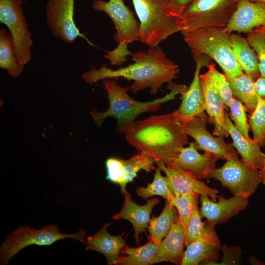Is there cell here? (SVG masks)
I'll use <instances>...</instances> for the list:
<instances>
[{
    "mask_svg": "<svg viewBox=\"0 0 265 265\" xmlns=\"http://www.w3.org/2000/svg\"><path fill=\"white\" fill-rule=\"evenodd\" d=\"M235 57L242 70L255 82L261 77L258 56L246 38L238 34L230 36Z\"/></svg>",
    "mask_w": 265,
    "mask_h": 265,
    "instance_id": "cell-24",
    "label": "cell"
},
{
    "mask_svg": "<svg viewBox=\"0 0 265 265\" xmlns=\"http://www.w3.org/2000/svg\"><path fill=\"white\" fill-rule=\"evenodd\" d=\"M25 65L16 59L14 45L10 32L4 28L0 29V67L7 71L12 77H18L23 72Z\"/></svg>",
    "mask_w": 265,
    "mask_h": 265,
    "instance_id": "cell-30",
    "label": "cell"
},
{
    "mask_svg": "<svg viewBox=\"0 0 265 265\" xmlns=\"http://www.w3.org/2000/svg\"><path fill=\"white\" fill-rule=\"evenodd\" d=\"M200 195L195 193H186L175 196L171 205L176 207L179 214V220L186 228L189 219L197 206Z\"/></svg>",
    "mask_w": 265,
    "mask_h": 265,
    "instance_id": "cell-34",
    "label": "cell"
},
{
    "mask_svg": "<svg viewBox=\"0 0 265 265\" xmlns=\"http://www.w3.org/2000/svg\"><path fill=\"white\" fill-rule=\"evenodd\" d=\"M110 223H106L94 235L87 238L86 250H93L103 254L108 265H117L121 251L127 245L125 233L118 236H112L107 231Z\"/></svg>",
    "mask_w": 265,
    "mask_h": 265,
    "instance_id": "cell-21",
    "label": "cell"
},
{
    "mask_svg": "<svg viewBox=\"0 0 265 265\" xmlns=\"http://www.w3.org/2000/svg\"><path fill=\"white\" fill-rule=\"evenodd\" d=\"M175 4L181 8H184L192 0H170Z\"/></svg>",
    "mask_w": 265,
    "mask_h": 265,
    "instance_id": "cell-40",
    "label": "cell"
},
{
    "mask_svg": "<svg viewBox=\"0 0 265 265\" xmlns=\"http://www.w3.org/2000/svg\"><path fill=\"white\" fill-rule=\"evenodd\" d=\"M262 183L265 185V161L263 168L260 170Z\"/></svg>",
    "mask_w": 265,
    "mask_h": 265,
    "instance_id": "cell-41",
    "label": "cell"
},
{
    "mask_svg": "<svg viewBox=\"0 0 265 265\" xmlns=\"http://www.w3.org/2000/svg\"><path fill=\"white\" fill-rule=\"evenodd\" d=\"M215 226L207 221H202L198 205L197 206L186 228V245L196 240H201L212 245L220 246Z\"/></svg>",
    "mask_w": 265,
    "mask_h": 265,
    "instance_id": "cell-26",
    "label": "cell"
},
{
    "mask_svg": "<svg viewBox=\"0 0 265 265\" xmlns=\"http://www.w3.org/2000/svg\"><path fill=\"white\" fill-rule=\"evenodd\" d=\"M128 54L132 55L127 49H123L117 47L112 51L108 53L105 55V57L109 59L112 64L120 65L126 60V56Z\"/></svg>",
    "mask_w": 265,
    "mask_h": 265,
    "instance_id": "cell-38",
    "label": "cell"
},
{
    "mask_svg": "<svg viewBox=\"0 0 265 265\" xmlns=\"http://www.w3.org/2000/svg\"><path fill=\"white\" fill-rule=\"evenodd\" d=\"M238 0H192L184 7L186 30L226 27Z\"/></svg>",
    "mask_w": 265,
    "mask_h": 265,
    "instance_id": "cell-8",
    "label": "cell"
},
{
    "mask_svg": "<svg viewBox=\"0 0 265 265\" xmlns=\"http://www.w3.org/2000/svg\"><path fill=\"white\" fill-rule=\"evenodd\" d=\"M137 152L128 159L110 157L105 162L106 179L118 185L124 195L128 192L127 184L133 181L140 170L149 172L155 168V160L152 157L143 152Z\"/></svg>",
    "mask_w": 265,
    "mask_h": 265,
    "instance_id": "cell-12",
    "label": "cell"
},
{
    "mask_svg": "<svg viewBox=\"0 0 265 265\" xmlns=\"http://www.w3.org/2000/svg\"><path fill=\"white\" fill-rule=\"evenodd\" d=\"M218 201H214L206 195H201V204L199 208L202 218L214 225L225 223L240 212L246 209L248 204L247 198L233 196L225 198L223 195L218 196Z\"/></svg>",
    "mask_w": 265,
    "mask_h": 265,
    "instance_id": "cell-14",
    "label": "cell"
},
{
    "mask_svg": "<svg viewBox=\"0 0 265 265\" xmlns=\"http://www.w3.org/2000/svg\"><path fill=\"white\" fill-rule=\"evenodd\" d=\"M158 167L169 179L175 196L186 193L206 195L214 201L218 198V191L207 186L205 183L192 176L176 165H166L160 161H156Z\"/></svg>",
    "mask_w": 265,
    "mask_h": 265,
    "instance_id": "cell-16",
    "label": "cell"
},
{
    "mask_svg": "<svg viewBox=\"0 0 265 265\" xmlns=\"http://www.w3.org/2000/svg\"><path fill=\"white\" fill-rule=\"evenodd\" d=\"M129 143L156 161L173 164L180 149L188 143L175 111L135 121L125 132Z\"/></svg>",
    "mask_w": 265,
    "mask_h": 265,
    "instance_id": "cell-1",
    "label": "cell"
},
{
    "mask_svg": "<svg viewBox=\"0 0 265 265\" xmlns=\"http://www.w3.org/2000/svg\"><path fill=\"white\" fill-rule=\"evenodd\" d=\"M193 56L206 55L220 66L226 76L237 77L243 70L233 53L226 27L199 28L181 32Z\"/></svg>",
    "mask_w": 265,
    "mask_h": 265,
    "instance_id": "cell-5",
    "label": "cell"
},
{
    "mask_svg": "<svg viewBox=\"0 0 265 265\" xmlns=\"http://www.w3.org/2000/svg\"><path fill=\"white\" fill-rule=\"evenodd\" d=\"M233 96L245 106L251 114L257 105L259 96L255 88V81L247 74L242 73L237 77L226 76Z\"/></svg>",
    "mask_w": 265,
    "mask_h": 265,
    "instance_id": "cell-25",
    "label": "cell"
},
{
    "mask_svg": "<svg viewBox=\"0 0 265 265\" xmlns=\"http://www.w3.org/2000/svg\"><path fill=\"white\" fill-rule=\"evenodd\" d=\"M208 121L203 116H196L181 122L183 130L195 140L198 149L212 153L218 159L227 160L237 151L232 144L224 141L223 136H214L207 130Z\"/></svg>",
    "mask_w": 265,
    "mask_h": 265,
    "instance_id": "cell-13",
    "label": "cell"
},
{
    "mask_svg": "<svg viewBox=\"0 0 265 265\" xmlns=\"http://www.w3.org/2000/svg\"><path fill=\"white\" fill-rule=\"evenodd\" d=\"M132 55L134 62L128 66L116 70L105 65L99 69L92 67L81 78L90 84L99 80L123 78L133 81L128 87L133 93L149 88L150 94H155L164 83L171 82L179 73L178 65L166 57L159 46Z\"/></svg>",
    "mask_w": 265,
    "mask_h": 265,
    "instance_id": "cell-2",
    "label": "cell"
},
{
    "mask_svg": "<svg viewBox=\"0 0 265 265\" xmlns=\"http://www.w3.org/2000/svg\"><path fill=\"white\" fill-rule=\"evenodd\" d=\"M85 231L82 229L73 234L61 233L57 226L51 224L37 230L28 226L19 227L7 236L1 244L0 264H7L12 257L31 245L49 246L65 238H74L85 245Z\"/></svg>",
    "mask_w": 265,
    "mask_h": 265,
    "instance_id": "cell-6",
    "label": "cell"
},
{
    "mask_svg": "<svg viewBox=\"0 0 265 265\" xmlns=\"http://www.w3.org/2000/svg\"><path fill=\"white\" fill-rule=\"evenodd\" d=\"M125 200L121 211L113 216L115 220L125 219L130 221L134 231V238L136 243L139 242V235L145 232L150 222L152 210L159 203L158 198L148 200L142 206L135 203L128 192L125 195Z\"/></svg>",
    "mask_w": 265,
    "mask_h": 265,
    "instance_id": "cell-19",
    "label": "cell"
},
{
    "mask_svg": "<svg viewBox=\"0 0 265 265\" xmlns=\"http://www.w3.org/2000/svg\"><path fill=\"white\" fill-rule=\"evenodd\" d=\"M75 0H49L46 20L52 34L67 43L83 37L74 19Z\"/></svg>",
    "mask_w": 265,
    "mask_h": 265,
    "instance_id": "cell-11",
    "label": "cell"
},
{
    "mask_svg": "<svg viewBox=\"0 0 265 265\" xmlns=\"http://www.w3.org/2000/svg\"><path fill=\"white\" fill-rule=\"evenodd\" d=\"M225 121L226 128L233 140L232 145L241 159L252 168L260 170L265 161V154L262 152L261 146L251 138L245 137L236 129L226 112Z\"/></svg>",
    "mask_w": 265,
    "mask_h": 265,
    "instance_id": "cell-22",
    "label": "cell"
},
{
    "mask_svg": "<svg viewBox=\"0 0 265 265\" xmlns=\"http://www.w3.org/2000/svg\"><path fill=\"white\" fill-rule=\"evenodd\" d=\"M206 56L203 54L193 56L196 66L193 80L189 87L181 93V104L175 110L181 122L187 121L196 116H203L205 110L204 96L200 73L203 67L210 65Z\"/></svg>",
    "mask_w": 265,
    "mask_h": 265,
    "instance_id": "cell-15",
    "label": "cell"
},
{
    "mask_svg": "<svg viewBox=\"0 0 265 265\" xmlns=\"http://www.w3.org/2000/svg\"><path fill=\"white\" fill-rule=\"evenodd\" d=\"M251 1H264L265 2V0H249Z\"/></svg>",
    "mask_w": 265,
    "mask_h": 265,
    "instance_id": "cell-42",
    "label": "cell"
},
{
    "mask_svg": "<svg viewBox=\"0 0 265 265\" xmlns=\"http://www.w3.org/2000/svg\"><path fill=\"white\" fill-rule=\"evenodd\" d=\"M186 246L182 265H202L206 261L218 259L220 246L212 245L201 240H194Z\"/></svg>",
    "mask_w": 265,
    "mask_h": 265,
    "instance_id": "cell-29",
    "label": "cell"
},
{
    "mask_svg": "<svg viewBox=\"0 0 265 265\" xmlns=\"http://www.w3.org/2000/svg\"><path fill=\"white\" fill-rule=\"evenodd\" d=\"M137 195L144 199H148L154 196H161L170 203L175 197L169 179L163 176L161 170L158 167L155 169L154 179L146 187H138L136 189Z\"/></svg>",
    "mask_w": 265,
    "mask_h": 265,
    "instance_id": "cell-31",
    "label": "cell"
},
{
    "mask_svg": "<svg viewBox=\"0 0 265 265\" xmlns=\"http://www.w3.org/2000/svg\"><path fill=\"white\" fill-rule=\"evenodd\" d=\"M265 25V2L238 0L231 18L226 26L232 32L248 33Z\"/></svg>",
    "mask_w": 265,
    "mask_h": 265,
    "instance_id": "cell-18",
    "label": "cell"
},
{
    "mask_svg": "<svg viewBox=\"0 0 265 265\" xmlns=\"http://www.w3.org/2000/svg\"><path fill=\"white\" fill-rule=\"evenodd\" d=\"M195 142H192L180 150L175 161L172 165L181 167L186 172L201 180L209 179L210 174L216 168L218 158L214 154L205 152L199 153ZM170 166V165H169Z\"/></svg>",
    "mask_w": 265,
    "mask_h": 265,
    "instance_id": "cell-17",
    "label": "cell"
},
{
    "mask_svg": "<svg viewBox=\"0 0 265 265\" xmlns=\"http://www.w3.org/2000/svg\"><path fill=\"white\" fill-rule=\"evenodd\" d=\"M139 19V41L151 48L178 32L186 30L184 8L170 0H132Z\"/></svg>",
    "mask_w": 265,
    "mask_h": 265,
    "instance_id": "cell-4",
    "label": "cell"
},
{
    "mask_svg": "<svg viewBox=\"0 0 265 265\" xmlns=\"http://www.w3.org/2000/svg\"><path fill=\"white\" fill-rule=\"evenodd\" d=\"M220 250L222 254V260L218 263L215 261H208L202 265H236L241 263L242 251L239 246L220 245Z\"/></svg>",
    "mask_w": 265,
    "mask_h": 265,
    "instance_id": "cell-37",
    "label": "cell"
},
{
    "mask_svg": "<svg viewBox=\"0 0 265 265\" xmlns=\"http://www.w3.org/2000/svg\"><path fill=\"white\" fill-rule=\"evenodd\" d=\"M103 80L109 106L103 112L93 108L90 113L94 123L98 126H101L107 117L115 118L116 120V130L120 133H125L138 115L147 112L158 111L162 104L174 99L176 95L187 89L184 85L175 84L171 82L169 83L168 88L171 89L169 93L161 98L143 102L132 98L128 93V87H122L111 79Z\"/></svg>",
    "mask_w": 265,
    "mask_h": 265,
    "instance_id": "cell-3",
    "label": "cell"
},
{
    "mask_svg": "<svg viewBox=\"0 0 265 265\" xmlns=\"http://www.w3.org/2000/svg\"><path fill=\"white\" fill-rule=\"evenodd\" d=\"M204 96V108L209 116V121L214 124L212 132L215 136L228 137L225 126L224 103L211 85L200 75Z\"/></svg>",
    "mask_w": 265,
    "mask_h": 265,
    "instance_id": "cell-23",
    "label": "cell"
},
{
    "mask_svg": "<svg viewBox=\"0 0 265 265\" xmlns=\"http://www.w3.org/2000/svg\"><path fill=\"white\" fill-rule=\"evenodd\" d=\"M208 71L200 76L205 79L219 94L226 106L229 107L234 96L225 74L219 72L213 63L208 66Z\"/></svg>",
    "mask_w": 265,
    "mask_h": 265,
    "instance_id": "cell-32",
    "label": "cell"
},
{
    "mask_svg": "<svg viewBox=\"0 0 265 265\" xmlns=\"http://www.w3.org/2000/svg\"><path fill=\"white\" fill-rule=\"evenodd\" d=\"M230 110V119L233 121L236 129L246 138L249 135L250 129L244 105L236 98L232 100L229 106Z\"/></svg>",
    "mask_w": 265,
    "mask_h": 265,
    "instance_id": "cell-36",
    "label": "cell"
},
{
    "mask_svg": "<svg viewBox=\"0 0 265 265\" xmlns=\"http://www.w3.org/2000/svg\"><path fill=\"white\" fill-rule=\"evenodd\" d=\"M179 219L177 209L165 201L164 208L158 216H153L148 227L149 238L159 244L169 232L172 225Z\"/></svg>",
    "mask_w": 265,
    "mask_h": 265,
    "instance_id": "cell-28",
    "label": "cell"
},
{
    "mask_svg": "<svg viewBox=\"0 0 265 265\" xmlns=\"http://www.w3.org/2000/svg\"><path fill=\"white\" fill-rule=\"evenodd\" d=\"M186 234V228L178 219L172 225L167 235L159 244L153 264L170 262L175 265H181Z\"/></svg>",
    "mask_w": 265,
    "mask_h": 265,
    "instance_id": "cell-20",
    "label": "cell"
},
{
    "mask_svg": "<svg viewBox=\"0 0 265 265\" xmlns=\"http://www.w3.org/2000/svg\"><path fill=\"white\" fill-rule=\"evenodd\" d=\"M255 85L259 97L265 98V77L259 78L255 82Z\"/></svg>",
    "mask_w": 265,
    "mask_h": 265,
    "instance_id": "cell-39",
    "label": "cell"
},
{
    "mask_svg": "<svg viewBox=\"0 0 265 265\" xmlns=\"http://www.w3.org/2000/svg\"><path fill=\"white\" fill-rule=\"evenodd\" d=\"M159 245V244L154 242L149 237L148 242L139 247H130L126 245L121 251L117 265H153Z\"/></svg>",
    "mask_w": 265,
    "mask_h": 265,
    "instance_id": "cell-27",
    "label": "cell"
},
{
    "mask_svg": "<svg viewBox=\"0 0 265 265\" xmlns=\"http://www.w3.org/2000/svg\"><path fill=\"white\" fill-rule=\"evenodd\" d=\"M92 6L95 10L105 12L113 21L116 29L114 37L119 46L127 48L129 44L139 41V25L123 0H95Z\"/></svg>",
    "mask_w": 265,
    "mask_h": 265,
    "instance_id": "cell-10",
    "label": "cell"
},
{
    "mask_svg": "<svg viewBox=\"0 0 265 265\" xmlns=\"http://www.w3.org/2000/svg\"><path fill=\"white\" fill-rule=\"evenodd\" d=\"M22 4V0H0V21L12 36L17 60L25 65L31 59L33 40Z\"/></svg>",
    "mask_w": 265,
    "mask_h": 265,
    "instance_id": "cell-9",
    "label": "cell"
},
{
    "mask_svg": "<svg viewBox=\"0 0 265 265\" xmlns=\"http://www.w3.org/2000/svg\"><path fill=\"white\" fill-rule=\"evenodd\" d=\"M253 140L260 146L265 145V98L259 97L254 111L249 116Z\"/></svg>",
    "mask_w": 265,
    "mask_h": 265,
    "instance_id": "cell-33",
    "label": "cell"
},
{
    "mask_svg": "<svg viewBox=\"0 0 265 265\" xmlns=\"http://www.w3.org/2000/svg\"><path fill=\"white\" fill-rule=\"evenodd\" d=\"M237 152L220 167L215 168L209 178L218 181L233 196L248 198L262 183L260 170L254 169L238 157Z\"/></svg>",
    "mask_w": 265,
    "mask_h": 265,
    "instance_id": "cell-7",
    "label": "cell"
},
{
    "mask_svg": "<svg viewBox=\"0 0 265 265\" xmlns=\"http://www.w3.org/2000/svg\"><path fill=\"white\" fill-rule=\"evenodd\" d=\"M246 38L258 56L261 77H265V25L247 33Z\"/></svg>",
    "mask_w": 265,
    "mask_h": 265,
    "instance_id": "cell-35",
    "label": "cell"
}]
</instances>
